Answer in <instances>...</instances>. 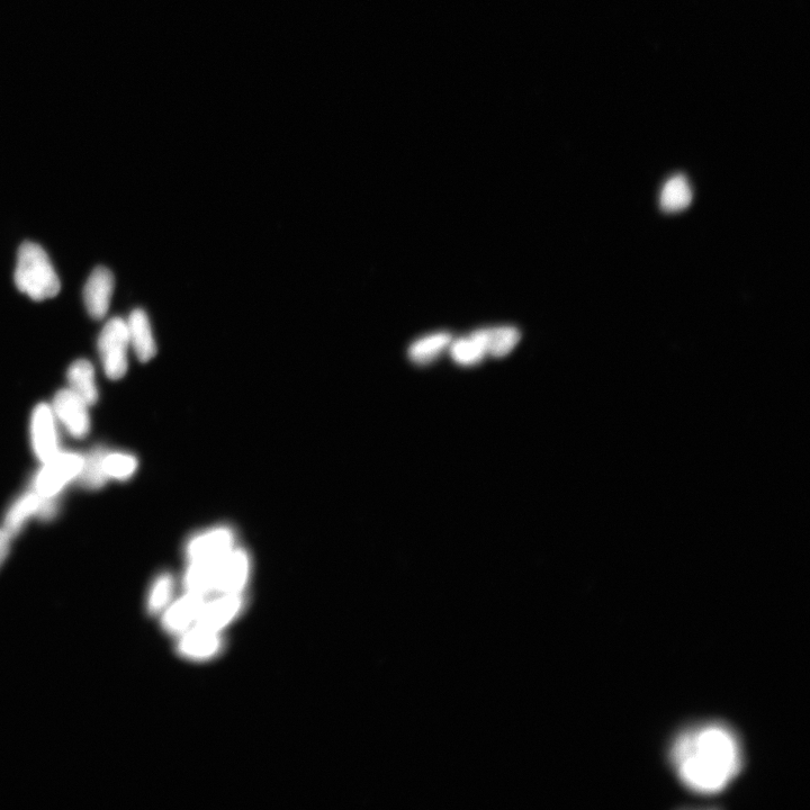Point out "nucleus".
<instances>
[{
	"instance_id": "11",
	"label": "nucleus",
	"mask_w": 810,
	"mask_h": 810,
	"mask_svg": "<svg viewBox=\"0 0 810 810\" xmlns=\"http://www.w3.org/2000/svg\"><path fill=\"white\" fill-rule=\"evenodd\" d=\"M207 597L187 592L183 598L173 603L162 617V625L169 633L184 634L196 624Z\"/></svg>"
},
{
	"instance_id": "10",
	"label": "nucleus",
	"mask_w": 810,
	"mask_h": 810,
	"mask_svg": "<svg viewBox=\"0 0 810 810\" xmlns=\"http://www.w3.org/2000/svg\"><path fill=\"white\" fill-rule=\"evenodd\" d=\"M243 603L242 593L220 594L218 599L207 600L194 626L220 632L237 617Z\"/></svg>"
},
{
	"instance_id": "22",
	"label": "nucleus",
	"mask_w": 810,
	"mask_h": 810,
	"mask_svg": "<svg viewBox=\"0 0 810 810\" xmlns=\"http://www.w3.org/2000/svg\"><path fill=\"white\" fill-rule=\"evenodd\" d=\"M104 464L108 479L119 481L129 480L138 468L137 458L124 453L107 452Z\"/></svg>"
},
{
	"instance_id": "21",
	"label": "nucleus",
	"mask_w": 810,
	"mask_h": 810,
	"mask_svg": "<svg viewBox=\"0 0 810 810\" xmlns=\"http://www.w3.org/2000/svg\"><path fill=\"white\" fill-rule=\"evenodd\" d=\"M450 355H452L454 362L459 365L473 366L480 363L488 354H486L482 340L474 332L470 338L455 341L452 348H450Z\"/></svg>"
},
{
	"instance_id": "3",
	"label": "nucleus",
	"mask_w": 810,
	"mask_h": 810,
	"mask_svg": "<svg viewBox=\"0 0 810 810\" xmlns=\"http://www.w3.org/2000/svg\"><path fill=\"white\" fill-rule=\"evenodd\" d=\"M130 339L126 321L113 318L105 324L98 339L104 371L111 380H121L128 372Z\"/></svg>"
},
{
	"instance_id": "1",
	"label": "nucleus",
	"mask_w": 810,
	"mask_h": 810,
	"mask_svg": "<svg viewBox=\"0 0 810 810\" xmlns=\"http://www.w3.org/2000/svg\"><path fill=\"white\" fill-rule=\"evenodd\" d=\"M672 759L681 780L701 794L722 791L740 771V745L729 729L707 725L682 734Z\"/></svg>"
},
{
	"instance_id": "9",
	"label": "nucleus",
	"mask_w": 810,
	"mask_h": 810,
	"mask_svg": "<svg viewBox=\"0 0 810 810\" xmlns=\"http://www.w3.org/2000/svg\"><path fill=\"white\" fill-rule=\"evenodd\" d=\"M114 276L110 269L97 267L90 274L84 290V301L90 317L102 320L110 309Z\"/></svg>"
},
{
	"instance_id": "23",
	"label": "nucleus",
	"mask_w": 810,
	"mask_h": 810,
	"mask_svg": "<svg viewBox=\"0 0 810 810\" xmlns=\"http://www.w3.org/2000/svg\"><path fill=\"white\" fill-rule=\"evenodd\" d=\"M174 582L169 574H162L153 583L148 599V611L151 615H157L164 610L173 594Z\"/></svg>"
},
{
	"instance_id": "24",
	"label": "nucleus",
	"mask_w": 810,
	"mask_h": 810,
	"mask_svg": "<svg viewBox=\"0 0 810 810\" xmlns=\"http://www.w3.org/2000/svg\"><path fill=\"white\" fill-rule=\"evenodd\" d=\"M12 539V536L4 528H0V566L3 565L9 554Z\"/></svg>"
},
{
	"instance_id": "16",
	"label": "nucleus",
	"mask_w": 810,
	"mask_h": 810,
	"mask_svg": "<svg viewBox=\"0 0 810 810\" xmlns=\"http://www.w3.org/2000/svg\"><path fill=\"white\" fill-rule=\"evenodd\" d=\"M486 350L495 358L506 357L518 345L520 332L513 327H499L476 331Z\"/></svg>"
},
{
	"instance_id": "14",
	"label": "nucleus",
	"mask_w": 810,
	"mask_h": 810,
	"mask_svg": "<svg viewBox=\"0 0 810 810\" xmlns=\"http://www.w3.org/2000/svg\"><path fill=\"white\" fill-rule=\"evenodd\" d=\"M68 383L70 390L76 393L90 407L98 400V391L95 381V369L86 359H78L68 369Z\"/></svg>"
},
{
	"instance_id": "15",
	"label": "nucleus",
	"mask_w": 810,
	"mask_h": 810,
	"mask_svg": "<svg viewBox=\"0 0 810 810\" xmlns=\"http://www.w3.org/2000/svg\"><path fill=\"white\" fill-rule=\"evenodd\" d=\"M219 560L192 562L189 564L184 579L187 592L202 594L205 597L216 592V575H218Z\"/></svg>"
},
{
	"instance_id": "17",
	"label": "nucleus",
	"mask_w": 810,
	"mask_h": 810,
	"mask_svg": "<svg viewBox=\"0 0 810 810\" xmlns=\"http://www.w3.org/2000/svg\"><path fill=\"white\" fill-rule=\"evenodd\" d=\"M41 497L38 493L32 491L22 495L17 499L11 508H9L6 518L4 529L12 538H15L21 533L25 522L32 516H36L40 507Z\"/></svg>"
},
{
	"instance_id": "4",
	"label": "nucleus",
	"mask_w": 810,
	"mask_h": 810,
	"mask_svg": "<svg viewBox=\"0 0 810 810\" xmlns=\"http://www.w3.org/2000/svg\"><path fill=\"white\" fill-rule=\"evenodd\" d=\"M84 457L76 453H58L43 463L42 470L36 474L33 491L43 498H58L59 493L72 480L77 479Z\"/></svg>"
},
{
	"instance_id": "13",
	"label": "nucleus",
	"mask_w": 810,
	"mask_h": 810,
	"mask_svg": "<svg viewBox=\"0 0 810 810\" xmlns=\"http://www.w3.org/2000/svg\"><path fill=\"white\" fill-rule=\"evenodd\" d=\"M130 346L140 362L147 363L157 355V344L153 337L148 314L141 309L132 311L128 321Z\"/></svg>"
},
{
	"instance_id": "7",
	"label": "nucleus",
	"mask_w": 810,
	"mask_h": 810,
	"mask_svg": "<svg viewBox=\"0 0 810 810\" xmlns=\"http://www.w3.org/2000/svg\"><path fill=\"white\" fill-rule=\"evenodd\" d=\"M234 543L236 536L230 528H214L189 540L186 555L189 563L215 561L231 552Z\"/></svg>"
},
{
	"instance_id": "5",
	"label": "nucleus",
	"mask_w": 810,
	"mask_h": 810,
	"mask_svg": "<svg viewBox=\"0 0 810 810\" xmlns=\"http://www.w3.org/2000/svg\"><path fill=\"white\" fill-rule=\"evenodd\" d=\"M88 408L89 405L69 389L54 396L52 411L72 437L83 439L90 429Z\"/></svg>"
},
{
	"instance_id": "8",
	"label": "nucleus",
	"mask_w": 810,
	"mask_h": 810,
	"mask_svg": "<svg viewBox=\"0 0 810 810\" xmlns=\"http://www.w3.org/2000/svg\"><path fill=\"white\" fill-rule=\"evenodd\" d=\"M249 573L250 560L248 554L242 549L233 548L231 552L218 561L216 593H242L249 579Z\"/></svg>"
},
{
	"instance_id": "19",
	"label": "nucleus",
	"mask_w": 810,
	"mask_h": 810,
	"mask_svg": "<svg viewBox=\"0 0 810 810\" xmlns=\"http://www.w3.org/2000/svg\"><path fill=\"white\" fill-rule=\"evenodd\" d=\"M106 454L107 450L98 446L84 457L83 467L77 477L84 488L99 490L106 484L108 480L104 464Z\"/></svg>"
},
{
	"instance_id": "20",
	"label": "nucleus",
	"mask_w": 810,
	"mask_h": 810,
	"mask_svg": "<svg viewBox=\"0 0 810 810\" xmlns=\"http://www.w3.org/2000/svg\"><path fill=\"white\" fill-rule=\"evenodd\" d=\"M452 341V336L446 332L435 333L414 342L409 349L412 362L426 365L435 360Z\"/></svg>"
},
{
	"instance_id": "12",
	"label": "nucleus",
	"mask_w": 810,
	"mask_h": 810,
	"mask_svg": "<svg viewBox=\"0 0 810 810\" xmlns=\"http://www.w3.org/2000/svg\"><path fill=\"white\" fill-rule=\"evenodd\" d=\"M222 638L220 632L192 627L182 634L178 644V651L188 659H209L221 650Z\"/></svg>"
},
{
	"instance_id": "6",
	"label": "nucleus",
	"mask_w": 810,
	"mask_h": 810,
	"mask_svg": "<svg viewBox=\"0 0 810 810\" xmlns=\"http://www.w3.org/2000/svg\"><path fill=\"white\" fill-rule=\"evenodd\" d=\"M31 439L34 453L42 463L59 453L56 416L48 404H39L32 413Z\"/></svg>"
},
{
	"instance_id": "18",
	"label": "nucleus",
	"mask_w": 810,
	"mask_h": 810,
	"mask_svg": "<svg viewBox=\"0 0 810 810\" xmlns=\"http://www.w3.org/2000/svg\"><path fill=\"white\" fill-rule=\"evenodd\" d=\"M693 193L688 179L683 175L674 176L662 189L660 204L668 213L680 212L691 204Z\"/></svg>"
},
{
	"instance_id": "2",
	"label": "nucleus",
	"mask_w": 810,
	"mask_h": 810,
	"mask_svg": "<svg viewBox=\"0 0 810 810\" xmlns=\"http://www.w3.org/2000/svg\"><path fill=\"white\" fill-rule=\"evenodd\" d=\"M14 281L18 290L36 302L52 299L61 290L60 278L47 252L31 241L22 243L18 250Z\"/></svg>"
}]
</instances>
